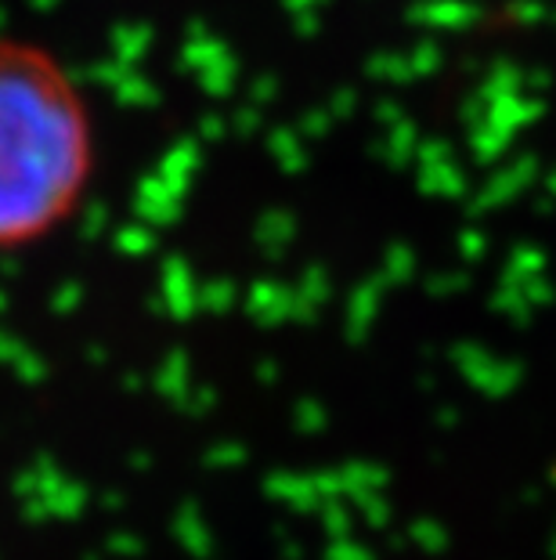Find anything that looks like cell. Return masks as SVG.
Here are the masks:
<instances>
[{"instance_id":"obj_1","label":"cell","mask_w":556,"mask_h":560,"mask_svg":"<svg viewBox=\"0 0 556 560\" xmlns=\"http://www.w3.org/2000/svg\"><path fill=\"white\" fill-rule=\"evenodd\" d=\"M98 163V116L80 77L55 47L0 33V257L66 232Z\"/></svg>"}]
</instances>
